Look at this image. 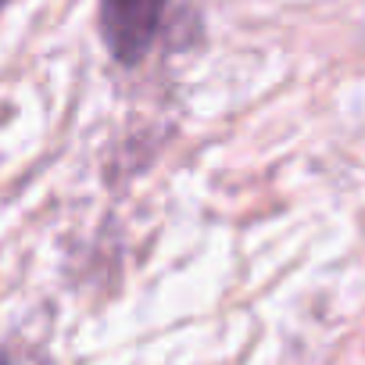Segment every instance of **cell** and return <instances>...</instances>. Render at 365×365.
I'll return each mask as SVG.
<instances>
[{
  "mask_svg": "<svg viewBox=\"0 0 365 365\" xmlns=\"http://www.w3.org/2000/svg\"><path fill=\"white\" fill-rule=\"evenodd\" d=\"M4 4H8V0H0V8H4Z\"/></svg>",
  "mask_w": 365,
  "mask_h": 365,
  "instance_id": "cell-2",
  "label": "cell"
},
{
  "mask_svg": "<svg viewBox=\"0 0 365 365\" xmlns=\"http://www.w3.org/2000/svg\"><path fill=\"white\" fill-rule=\"evenodd\" d=\"M165 4L168 0H101V29L115 61L136 65L150 51Z\"/></svg>",
  "mask_w": 365,
  "mask_h": 365,
  "instance_id": "cell-1",
  "label": "cell"
}]
</instances>
